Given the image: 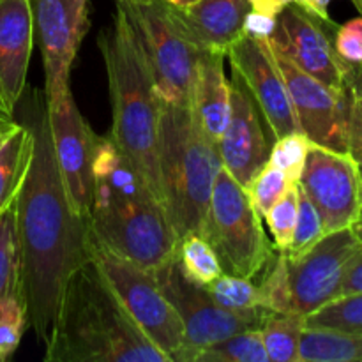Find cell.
I'll return each mask as SVG.
<instances>
[{
  "instance_id": "obj_46",
  "label": "cell",
  "mask_w": 362,
  "mask_h": 362,
  "mask_svg": "<svg viewBox=\"0 0 362 362\" xmlns=\"http://www.w3.org/2000/svg\"><path fill=\"white\" fill-rule=\"evenodd\" d=\"M354 230H356L357 235H359L361 239H362V226H359V225H354Z\"/></svg>"
},
{
  "instance_id": "obj_11",
  "label": "cell",
  "mask_w": 362,
  "mask_h": 362,
  "mask_svg": "<svg viewBox=\"0 0 362 362\" xmlns=\"http://www.w3.org/2000/svg\"><path fill=\"white\" fill-rule=\"evenodd\" d=\"M334 30V21L320 20L292 2L278 14L269 42L276 52L315 80L332 90L349 92L346 81L352 66L336 53L332 41Z\"/></svg>"
},
{
  "instance_id": "obj_32",
  "label": "cell",
  "mask_w": 362,
  "mask_h": 362,
  "mask_svg": "<svg viewBox=\"0 0 362 362\" xmlns=\"http://www.w3.org/2000/svg\"><path fill=\"white\" fill-rule=\"evenodd\" d=\"M313 145V141L303 131H293V133L283 134V136L276 138L272 141L269 163L283 170L292 182H299L308 152H310Z\"/></svg>"
},
{
  "instance_id": "obj_7",
  "label": "cell",
  "mask_w": 362,
  "mask_h": 362,
  "mask_svg": "<svg viewBox=\"0 0 362 362\" xmlns=\"http://www.w3.org/2000/svg\"><path fill=\"white\" fill-rule=\"evenodd\" d=\"M90 258L134 324L173 362V356L184 343V325L152 272L110 250L94 233Z\"/></svg>"
},
{
  "instance_id": "obj_42",
  "label": "cell",
  "mask_w": 362,
  "mask_h": 362,
  "mask_svg": "<svg viewBox=\"0 0 362 362\" xmlns=\"http://www.w3.org/2000/svg\"><path fill=\"white\" fill-rule=\"evenodd\" d=\"M349 92L350 94H361L362 95V64H357V66H352L349 73Z\"/></svg>"
},
{
  "instance_id": "obj_26",
  "label": "cell",
  "mask_w": 362,
  "mask_h": 362,
  "mask_svg": "<svg viewBox=\"0 0 362 362\" xmlns=\"http://www.w3.org/2000/svg\"><path fill=\"white\" fill-rule=\"evenodd\" d=\"M177 260L187 278L197 281L198 285H209L223 274L218 255L202 233H187L180 237L177 246Z\"/></svg>"
},
{
  "instance_id": "obj_43",
  "label": "cell",
  "mask_w": 362,
  "mask_h": 362,
  "mask_svg": "<svg viewBox=\"0 0 362 362\" xmlns=\"http://www.w3.org/2000/svg\"><path fill=\"white\" fill-rule=\"evenodd\" d=\"M165 2L170 4V6L177 7V9H187V7L194 6L198 0H165Z\"/></svg>"
},
{
  "instance_id": "obj_10",
  "label": "cell",
  "mask_w": 362,
  "mask_h": 362,
  "mask_svg": "<svg viewBox=\"0 0 362 362\" xmlns=\"http://www.w3.org/2000/svg\"><path fill=\"white\" fill-rule=\"evenodd\" d=\"M34 41L45 64L46 105L55 106L71 90L69 78L88 30V0H28Z\"/></svg>"
},
{
  "instance_id": "obj_8",
  "label": "cell",
  "mask_w": 362,
  "mask_h": 362,
  "mask_svg": "<svg viewBox=\"0 0 362 362\" xmlns=\"http://www.w3.org/2000/svg\"><path fill=\"white\" fill-rule=\"evenodd\" d=\"M90 228L110 250L151 272L175 257L179 246L168 212L156 197L126 198L94 209Z\"/></svg>"
},
{
  "instance_id": "obj_1",
  "label": "cell",
  "mask_w": 362,
  "mask_h": 362,
  "mask_svg": "<svg viewBox=\"0 0 362 362\" xmlns=\"http://www.w3.org/2000/svg\"><path fill=\"white\" fill-rule=\"evenodd\" d=\"M23 122L34 134L30 166L14 200L21 290L28 325L42 346L71 276L92 260L90 219L71 205L57 165L45 92L32 90Z\"/></svg>"
},
{
  "instance_id": "obj_24",
  "label": "cell",
  "mask_w": 362,
  "mask_h": 362,
  "mask_svg": "<svg viewBox=\"0 0 362 362\" xmlns=\"http://www.w3.org/2000/svg\"><path fill=\"white\" fill-rule=\"evenodd\" d=\"M209 296L225 310L243 315H260L267 313L260 303V290L253 279L240 278V276L226 274L221 276L205 285Z\"/></svg>"
},
{
  "instance_id": "obj_5",
  "label": "cell",
  "mask_w": 362,
  "mask_h": 362,
  "mask_svg": "<svg viewBox=\"0 0 362 362\" xmlns=\"http://www.w3.org/2000/svg\"><path fill=\"white\" fill-rule=\"evenodd\" d=\"M202 235L218 255L223 272L240 278H258L278 253L246 189L223 166L216 175Z\"/></svg>"
},
{
  "instance_id": "obj_12",
  "label": "cell",
  "mask_w": 362,
  "mask_h": 362,
  "mask_svg": "<svg viewBox=\"0 0 362 362\" xmlns=\"http://www.w3.org/2000/svg\"><path fill=\"white\" fill-rule=\"evenodd\" d=\"M299 186L320 214L325 233L350 228L359 221L362 179L359 163L349 152L313 145L300 172Z\"/></svg>"
},
{
  "instance_id": "obj_33",
  "label": "cell",
  "mask_w": 362,
  "mask_h": 362,
  "mask_svg": "<svg viewBox=\"0 0 362 362\" xmlns=\"http://www.w3.org/2000/svg\"><path fill=\"white\" fill-rule=\"evenodd\" d=\"M325 235L327 233L324 230V223H322L320 214H318L315 205L311 204L310 198L306 197V193L299 186V214H297L296 232H293L292 244L283 253H285V257L288 260L303 257L315 244L320 243Z\"/></svg>"
},
{
  "instance_id": "obj_25",
  "label": "cell",
  "mask_w": 362,
  "mask_h": 362,
  "mask_svg": "<svg viewBox=\"0 0 362 362\" xmlns=\"http://www.w3.org/2000/svg\"><path fill=\"white\" fill-rule=\"evenodd\" d=\"M191 362H269L260 329H247L205 346Z\"/></svg>"
},
{
  "instance_id": "obj_30",
  "label": "cell",
  "mask_w": 362,
  "mask_h": 362,
  "mask_svg": "<svg viewBox=\"0 0 362 362\" xmlns=\"http://www.w3.org/2000/svg\"><path fill=\"white\" fill-rule=\"evenodd\" d=\"M27 327V303L23 292L18 290L0 304V362H7L14 356Z\"/></svg>"
},
{
  "instance_id": "obj_16",
  "label": "cell",
  "mask_w": 362,
  "mask_h": 362,
  "mask_svg": "<svg viewBox=\"0 0 362 362\" xmlns=\"http://www.w3.org/2000/svg\"><path fill=\"white\" fill-rule=\"evenodd\" d=\"M48 120L57 165L71 205L78 214L90 219L92 165L98 134L80 113L71 90L55 106H48Z\"/></svg>"
},
{
  "instance_id": "obj_17",
  "label": "cell",
  "mask_w": 362,
  "mask_h": 362,
  "mask_svg": "<svg viewBox=\"0 0 362 362\" xmlns=\"http://www.w3.org/2000/svg\"><path fill=\"white\" fill-rule=\"evenodd\" d=\"M232 112L228 126L218 144L221 165L240 186L247 184L264 168L271 154V140L262 126V115L237 74L232 73Z\"/></svg>"
},
{
  "instance_id": "obj_14",
  "label": "cell",
  "mask_w": 362,
  "mask_h": 362,
  "mask_svg": "<svg viewBox=\"0 0 362 362\" xmlns=\"http://www.w3.org/2000/svg\"><path fill=\"white\" fill-rule=\"evenodd\" d=\"M272 55L285 78L300 131L318 147L349 152L350 92L332 90L274 48Z\"/></svg>"
},
{
  "instance_id": "obj_9",
  "label": "cell",
  "mask_w": 362,
  "mask_h": 362,
  "mask_svg": "<svg viewBox=\"0 0 362 362\" xmlns=\"http://www.w3.org/2000/svg\"><path fill=\"white\" fill-rule=\"evenodd\" d=\"M152 276L175 308L184 325V343L173 356V362H191L194 354L212 343L247 329H260L265 315L269 313L243 315L221 308L209 296L204 285L187 278L177 260V253L154 269Z\"/></svg>"
},
{
  "instance_id": "obj_29",
  "label": "cell",
  "mask_w": 362,
  "mask_h": 362,
  "mask_svg": "<svg viewBox=\"0 0 362 362\" xmlns=\"http://www.w3.org/2000/svg\"><path fill=\"white\" fill-rule=\"evenodd\" d=\"M260 276H264L258 285L262 308L274 313H296L292 303V288H290L288 262H286L285 253L278 251Z\"/></svg>"
},
{
  "instance_id": "obj_38",
  "label": "cell",
  "mask_w": 362,
  "mask_h": 362,
  "mask_svg": "<svg viewBox=\"0 0 362 362\" xmlns=\"http://www.w3.org/2000/svg\"><path fill=\"white\" fill-rule=\"evenodd\" d=\"M362 292V250L350 260L341 283V296Z\"/></svg>"
},
{
  "instance_id": "obj_20",
  "label": "cell",
  "mask_w": 362,
  "mask_h": 362,
  "mask_svg": "<svg viewBox=\"0 0 362 362\" xmlns=\"http://www.w3.org/2000/svg\"><path fill=\"white\" fill-rule=\"evenodd\" d=\"M225 57L223 53L200 52L191 98L198 127L214 145L221 140L232 112V87L223 66Z\"/></svg>"
},
{
  "instance_id": "obj_44",
  "label": "cell",
  "mask_w": 362,
  "mask_h": 362,
  "mask_svg": "<svg viewBox=\"0 0 362 362\" xmlns=\"http://www.w3.org/2000/svg\"><path fill=\"white\" fill-rule=\"evenodd\" d=\"M354 2V6L357 7V9H359V13H361V16H362V0H352Z\"/></svg>"
},
{
  "instance_id": "obj_28",
  "label": "cell",
  "mask_w": 362,
  "mask_h": 362,
  "mask_svg": "<svg viewBox=\"0 0 362 362\" xmlns=\"http://www.w3.org/2000/svg\"><path fill=\"white\" fill-rule=\"evenodd\" d=\"M18 290H21V274L16 214H14L13 204L6 211L0 212V304Z\"/></svg>"
},
{
  "instance_id": "obj_2",
  "label": "cell",
  "mask_w": 362,
  "mask_h": 362,
  "mask_svg": "<svg viewBox=\"0 0 362 362\" xmlns=\"http://www.w3.org/2000/svg\"><path fill=\"white\" fill-rule=\"evenodd\" d=\"M46 362H170L120 304L94 262L71 276L60 299Z\"/></svg>"
},
{
  "instance_id": "obj_21",
  "label": "cell",
  "mask_w": 362,
  "mask_h": 362,
  "mask_svg": "<svg viewBox=\"0 0 362 362\" xmlns=\"http://www.w3.org/2000/svg\"><path fill=\"white\" fill-rule=\"evenodd\" d=\"M34 134L25 122H16L0 140V212L14 204L28 172Z\"/></svg>"
},
{
  "instance_id": "obj_31",
  "label": "cell",
  "mask_w": 362,
  "mask_h": 362,
  "mask_svg": "<svg viewBox=\"0 0 362 362\" xmlns=\"http://www.w3.org/2000/svg\"><path fill=\"white\" fill-rule=\"evenodd\" d=\"M297 182H292L283 170L274 166L272 163H265L264 168L255 175V179L247 184L246 193L250 197L251 204L257 209L258 214L264 218L265 212L281 200L290 187L296 186Z\"/></svg>"
},
{
  "instance_id": "obj_15",
  "label": "cell",
  "mask_w": 362,
  "mask_h": 362,
  "mask_svg": "<svg viewBox=\"0 0 362 362\" xmlns=\"http://www.w3.org/2000/svg\"><path fill=\"white\" fill-rule=\"evenodd\" d=\"M232 73L239 76L267 124L272 138L300 131L285 78L276 64L269 39L243 35L226 52Z\"/></svg>"
},
{
  "instance_id": "obj_3",
  "label": "cell",
  "mask_w": 362,
  "mask_h": 362,
  "mask_svg": "<svg viewBox=\"0 0 362 362\" xmlns=\"http://www.w3.org/2000/svg\"><path fill=\"white\" fill-rule=\"evenodd\" d=\"M98 46L112 99L113 122L108 136L140 170L165 207L159 168L161 101L140 39L120 6L112 23L99 32Z\"/></svg>"
},
{
  "instance_id": "obj_45",
  "label": "cell",
  "mask_w": 362,
  "mask_h": 362,
  "mask_svg": "<svg viewBox=\"0 0 362 362\" xmlns=\"http://www.w3.org/2000/svg\"><path fill=\"white\" fill-rule=\"evenodd\" d=\"M359 170H361V179H362V165H359ZM356 225H359V226H362V209H361V216H359V221L356 223Z\"/></svg>"
},
{
  "instance_id": "obj_37",
  "label": "cell",
  "mask_w": 362,
  "mask_h": 362,
  "mask_svg": "<svg viewBox=\"0 0 362 362\" xmlns=\"http://www.w3.org/2000/svg\"><path fill=\"white\" fill-rule=\"evenodd\" d=\"M278 18L267 16V14L247 11L243 25V35H250L253 39H271L276 28Z\"/></svg>"
},
{
  "instance_id": "obj_40",
  "label": "cell",
  "mask_w": 362,
  "mask_h": 362,
  "mask_svg": "<svg viewBox=\"0 0 362 362\" xmlns=\"http://www.w3.org/2000/svg\"><path fill=\"white\" fill-rule=\"evenodd\" d=\"M293 2L299 4L303 9H306L308 13L320 18V20L332 21L331 16H329V6H331L332 0H293Z\"/></svg>"
},
{
  "instance_id": "obj_23",
  "label": "cell",
  "mask_w": 362,
  "mask_h": 362,
  "mask_svg": "<svg viewBox=\"0 0 362 362\" xmlns=\"http://www.w3.org/2000/svg\"><path fill=\"white\" fill-rule=\"evenodd\" d=\"M303 329V315L269 311L260 325L269 362H299V339Z\"/></svg>"
},
{
  "instance_id": "obj_47",
  "label": "cell",
  "mask_w": 362,
  "mask_h": 362,
  "mask_svg": "<svg viewBox=\"0 0 362 362\" xmlns=\"http://www.w3.org/2000/svg\"><path fill=\"white\" fill-rule=\"evenodd\" d=\"M115 2H145V0H115Z\"/></svg>"
},
{
  "instance_id": "obj_36",
  "label": "cell",
  "mask_w": 362,
  "mask_h": 362,
  "mask_svg": "<svg viewBox=\"0 0 362 362\" xmlns=\"http://www.w3.org/2000/svg\"><path fill=\"white\" fill-rule=\"evenodd\" d=\"M349 154L362 165V95L350 94Z\"/></svg>"
},
{
  "instance_id": "obj_34",
  "label": "cell",
  "mask_w": 362,
  "mask_h": 362,
  "mask_svg": "<svg viewBox=\"0 0 362 362\" xmlns=\"http://www.w3.org/2000/svg\"><path fill=\"white\" fill-rule=\"evenodd\" d=\"M297 214H299V182L290 187L288 193L281 200L276 202L264 216L269 232L274 237V247L281 253L288 250V246L292 244Z\"/></svg>"
},
{
  "instance_id": "obj_18",
  "label": "cell",
  "mask_w": 362,
  "mask_h": 362,
  "mask_svg": "<svg viewBox=\"0 0 362 362\" xmlns=\"http://www.w3.org/2000/svg\"><path fill=\"white\" fill-rule=\"evenodd\" d=\"M34 48L28 0H0V99L14 113L27 87Z\"/></svg>"
},
{
  "instance_id": "obj_6",
  "label": "cell",
  "mask_w": 362,
  "mask_h": 362,
  "mask_svg": "<svg viewBox=\"0 0 362 362\" xmlns=\"http://www.w3.org/2000/svg\"><path fill=\"white\" fill-rule=\"evenodd\" d=\"M141 42L156 81L159 101L191 106L197 64L202 49L187 37L173 7L165 0L117 2Z\"/></svg>"
},
{
  "instance_id": "obj_39",
  "label": "cell",
  "mask_w": 362,
  "mask_h": 362,
  "mask_svg": "<svg viewBox=\"0 0 362 362\" xmlns=\"http://www.w3.org/2000/svg\"><path fill=\"white\" fill-rule=\"evenodd\" d=\"M293 0H250V11L278 18V14Z\"/></svg>"
},
{
  "instance_id": "obj_4",
  "label": "cell",
  "mask_w": 362,
  "mask_h": 362,
  "mask_svg": "<svg viewBox=\"0 0 362 362\" xmlns=\"http://www.w3.org/2000/svg\"><path fill=\"white\" fill-rule=\"evenodd\" d=\"M221 166L218 145L202 133L193 108L161 103L159 168L163 200L179 239L187 233H202Z\"/></svg>"
},
{
  "instance_id": "obj_13",
  "label": "cell",
  "mask_w": 362,
  "mask_h": 362,
  "mask_svg": "<svg viewBox=\"0 0 362 362\" xmlns=\"http://www.w3.org/2000/svg\"><path fill=\"white\" fill-rule=\"evenodd\" d=\"M362 250L354 226L331 232L303 257L288 260L293 311L308 317L341 296V283L350 260Z\"/></svg>"
},
{
  "instance_id": "obj_27",
  "label": "cell",
  "mask_w": 362,
  "mask_h": 362,
  "mask_svg": "<svg viewBox=\"0 0 362 362\" xmlns=\"http://www.w3.org/2000/svg\"><path fill=\"white\" fill-rule=\"evenodd\" d=\"M304 325L362 334V292L336 297L320 310L304 317Z\"/></svg>"
},
{
  "instance_id": "obj_41",
  "label": "cell",
  "mask_w": 362,
  "mask_h": 362,
  "mask_svg": "<svg viewBox=\"0 0 362 362\" xmlns=\"http://www.w3.org/2000/svg\"><path fill=\"white\" fill-rule=\"evenodd\" d=\"M14 124H16V120H14V113L11 112V110L4 105L2 99H0V140L6 136L7 131L13 129Z\"/></svg>"
},
{
  "instance_id": "obj_35",
  "label": "cell",
  "mask_w": 362,
  "mask_h": 362,
  "mask_svg": "<svg viewBox=\"0 0 362 362\" xmlns=\"http://www.w3.org/2000/svg\"><path fill=\"white\" fill-rule=\"evenodd\" d=\"M332 41H334L336 53L346 64L350 66L362 64V16L336 27Z\"/></svg>"
},
{
  "instance_id": "obj_22",
  "label": "cell",
  "mask_w": 362,
  "mask_h": 362,
  "mask_svg": "<svg viewBox=\"0 0 362 362\" xmlns=\"http://www.w3.org/2000/svg\"><path fill=\"white\" fill-rule=\"evenodd\" d=\"M357 361H362V334L304 325L299 339V362Z\"/></svg>"
},
{
  "instance_id": "obj_19",
  "label": "cell",
  "mask_w": 362,
  "mask_h": 362,
  "mask_svg": "<svg viewBox=\"0 0 362 362\" xmlns=\"http://www.w3.org/2000/svg\"><path fill=\"white\" fill-rule=\"evenodd\" d=\"M247 11L250 0H198L187 9L173 7V14L182 30L202 52L223 55H226L237 39L243 37Z\"/></svg>"
}]
</instances>
